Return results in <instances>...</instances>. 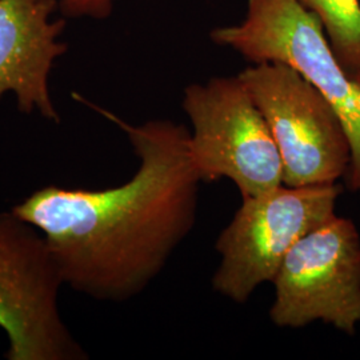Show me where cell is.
I'll return each mask as SVG.
<instances>
[{
  "instance_id": "obj_2",
  "label": "cell",
  "mask_w": 360,
  "mask_h": 360,
  "mask_svg": "<svg viewBox=\"0 0 360 360\" xmlns=\"http://www.w3.org/2000/svg\"><path fill=\"white\" fill-rule=\"evenodd\" d=\"M210 38L251 65H290L322 94L347 134V187L360 191V74L339 62L319 19L297 0H247L243 19L214 28Z\"/></svg>"
},
{
  "instance_id": "obj_10",
  "label": "cell",
  "mask_w": 360,
  "mask_h": 360,
  "mask_svg": "<svg viewBox=\"0 0 360 360\" xmlns=\"http://www.w3.org/2000/svg\"><path fill=\"white\" fill-rule=\"evenodd\" d=\"M59 10L70 18L104 19L114 10L116 0H56Z\"/></svg>"
},
{
  "instance_id": "obj_8",
  "label": "cell",
  "mask_w": 360,
  "mask_h": 360,
  "mask_svg": "<svg viewBox=\"0 0 360 360\" xmlns=\"http://www.w3.org/2000/svg\"><path fill=\"white\" fill-rule=\"evenodd\" d=\"M56 0H0V98L13 92L18 110L60 123L50 94V72L67 52Z\"/></svg>"
},
{
  "instance_id": "obj_3",
  "label": "cell",
  "mask_w": 360,
  "mask_h": 360,
  "mask_svg": "<svg viewBox=\"0 0 360 360\" xmlns=\"http://www.w3.org/2000/svg\"><path fill=\"white\" fill-rule=\"evenodd\" d=\"M181 107L191 122L190 154L202 181L227 178L242 199L283 184L278 146L239 75L187 86Z\"/></svg>"
},
{
  "instance_id": "obj_6",
  "label": "cell",
  "mask_w": 360,
  "mask_h": 360,
  "mask_svg": "<svg viewBox=\"0 0 360 360\" xmlns=\"http://www.w3.org/2000/svg\"><path fill=\"white\" fill-rule=\"evenodd\" d=\"M264 116L290 187L346 178L351 147L333 107L307 79L283 63H257L238 74Z\"/></svg>"
},
{
  "instance_id": "obj_4",
  "label": "cell",
  "mask_w": 360,
  "mask_h": 360,
  "mask_svg": "<svg viewBox=\"0 0 360 360\" xmlns=\"http://www.w3.org/2000/svg\"><path fill=\"white\" fill-rule=\"evenodd\" d=\"M342 187L338 183L290 187L242 199L220 232V255L212 287L235 303H245L259 285L272 282L290 250L309 231L334 218Z\"/></svg>"
},
{
  "instance_id": "obj_1",
  "label": "cell",
  "mask_w": 360,
  "mask_h": 360,
  "mask_svg": "<svg viewBox=\"0 0 360 360\" xmlns=\"http://www.w3.org/2000/svg\"><path fill=\"white\" fill-rule=\"evenodd\" d=\"M117 123L139 159L131 179L104 190L51 184L11 208L41 232L65 285L111 303L141 295L166 267L195 227L202 183L186 126Z\"/></svg>"
},
{
  "instance_id": "obj_5",
  "label": "cell",
  "mask_w": 360,
  "mask_h": 360,
  "mask_svg": "<svg viewBox=\"0 0 360 360\" xmlns=\"http://www.w3.org/2000/svg\"><path fill=\"white\" fill-rule=\"evenodd\" d=\"M63 279L44 236L13 210L0 212V328L8 360H84L59 309Z\"/></svg>"
},
{
  "instance_id": "obj_9",
  "label": "cell",
  "mask_w": 360,
  "mask_h": 360,
  "mask_svg": "<svg viewBox=\"0 0 360 360\" xmlns=\"http://www.w3.org/2000/svg\"><path fill=\"white\" fill-rule=\"evenodd\" d=\"M314 13L339 62L360 74V0H297Z\"/></svg>"
},
{
  "instance_id": "obj_7",
  "label": "cell",
  "mask_w": 360,
  "mask_h": 360,
  "mask_svg": "<svg viewBox=\"0 0 360 360\" xmlns=\"http://www.w3.org/2000/svg\"><path fill=\"white\" fill-rule=\"evenodd\" d=\"M271 322L302 328L323 322L356 334L360 324V233L355 223L335 215L290 250L272 281Z\"/></svg>"
}]
</instances>
